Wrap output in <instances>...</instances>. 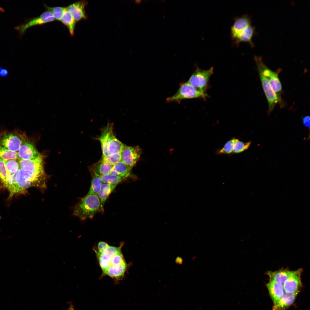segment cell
<instances>
[{
    "instance_id": "6da1fadb",
    "label": "cell",
    "mask_w": 310,
    "mask_h": 310,
    "mask_svg": "<svg viewBox=\"0 0 310 310\" xmlns=\"http://www.w3.org/2000/svg\"><path fill=\"white\" fill-rule=\"evenodd\" d=\"M113 129V124L108 122L102 129L100 136L96 138L101 144L102 157L121 153L125 145L116 137Z\"/></svg>"
},
{
    "instance_id": "7a4b0ae2",
    "label": "cell",
    "mask_w": 310,
    "mask_h": 310,
    "mask_svg": "<svg viewBox=\"0 0 310 310\" xmlns=\"http://www.w3.org/2000/svg\"><path fill=\"white\" fill-rule=\"evenodd\" d=\"M99 211L100 212V205L98 195L87 194L75 206L73 214L84 220L92 219Z\"/></svg>"
},
{
    "instance_id": "3957f363",
    "label": "cell",
    "mask_w": 310,
    "mask_h": 310,
    "mask_svg": "<svg viewBox=\"0 0 310 310\" xmlns=\"http://www.w3.org/2000/svg\"><path fill=\"white\" fill-rule=\"evenodd\" d=\"M209 96L206 91L199 90L187 82L181 83L176 93L172 96L167 98L166 101L168 102L179 103L185 99L197 98L205 99Z\"/></svg>"
},
{
    "instance_id": "277c9868",
    "label": "cell",
    "mask_w": 310,
    "mask_h": 310,
    "mask_svg": "<svg viewBox=\"0 0 310 310\" xmlns=\"http://www.w3.org/2000/svg\"><path fill=\"white\" fill-rule=\"evenodd\" d=\"M254 60L259 72L261 73L268 80L273 90L281 100V95L282 86L278 73L269 69L263 62L262 57L255 56Z\"/></svg>"
},
{
    "instance_id": "5b68a950",
    "label": "cell",
    "mask_w": 310,
    "mask_h": 310,
    "mask_svg": "<svg viewBox=\"0 0 310 310\" xmlns=\"http://www.w3.org/2000/svg\"><path fill=\"white\" fill-rule=\"evenodd\" d=\"M23 133L18 131H3L0 133V145L12 151H18L26 138Z\"/></svg>"
},
{
    "instance_id": "8992f818",
    "label": "cell",
    "mask_w": 310,
    "mask_h": 310,
    "mask_svg": "<svg viewBox=\"0 0 310 310\" xmlns=\"http://www.w3.org/2000/svg\"><path fill=\"white\" fill-rule=\"evenodd\" d=\"M213 72V67L204 70L197 67L187 82L197 89L206 91L209 79Z\"/></svg>"
},
{
    "instance_id": "52a82bcc",
    "label": "cell",
    "mask_w": 310,
    "mask_h": 310,
    "mask_svg": "<svg viewBox=\"0 0 310 310\" xmlns=\"http://www.w3.org/2000/svg\"><path fill=\"white\" fill-rule=\"evenodd\" d=\"M142 150L138 146H129L125 145L121 152V160L132 168L139 159Z\"/></svg>"
},
{
    "instance_id": "ba28073f",
    "label": "cell",
    "mask_w": 310,
    "mask_h": 310,
    "mask_svg": "<svg viewBox=\"0 0 310 310\" xmlns=\"http://www.w3.org/2000/svg\"><path fill=\"white\" fill-rule=\"evenodd\" d=\"M123 244V243H121L118 247L109 245L100 253L95 251L103 272L111 265V261L113 257L117 253L121 251Z\"/></svg>"
},
{
    "instance_id": "9c48e42d",
    "label": "cell",
    "mask_w": 310,
    "mask_h": 310,
    "mask_svg": "<svg viewBox=\"0 0 310 310\" xmlns=\"http://www.w3.org/2000/svg\"><path fill=\"white\" fill-rule=\"evenodd\" d=\"M302 272L301 268L292 271L290 275L283 284L286 292L298 294L302 285L301 276Z\"/></svg>"
},
{
    "instance_id": "30bf717a",
    "label": "cell",
    "mask_w": 310,
    "mask_h": 310,
    "mask_svg": "<svg viewBox=\"0 0 310 310\" xmlns=\"http://www.w3.org/2000/svg\"><path fill=\"white\" fill-rule=\"evenodd\" d=\"M259 73L262 88L268 104V113H270L275 106L281 101L272 89L268 78Z\"/></svg>"
},
{
    "instance_id": "8fae6325",
    "label": "cell",
    "mask_w": 310,
    "mask_h": 310,
    "mask_svg": "<svg viewBox=\"0 0 310 310\" xmlns=\"http://www.w3.org/2000/svg\"><path fill=\"white\" fill-rule=\"evenodd\" d=\"M20 159L34 160L42 156L32 143L26 137L23 140L18 153Z\"/></svg>"
},
{
    "instance_id": "7c38bea8",
    "label": "cell",
    "mask_w": 310,
    "mask_h": 310,
    "mask_svg": "<svg viewBox=\"0 0 310 310\" xmlns=\"http://www.w3.org/2000/svg\"><path fill=\"white\" fill-rule=\"evenodd\" d=\"M250 17L247 14L236 17L230 31V36L234 44L237 39L241 32L248 26L251 25Z\"/></svg>"
},
{
    "instance_id": "4fadbf2b",
    "label": "cell",
    "mask_w": 310,
    "mask_h": 310,
    "mask_svg": "<svg viewBox=\"0 0 310 310\" xmlns=\"http://www.w3.org/2000/svg\"><path fill=\"white\" fill-rule=\"evenodd\" d=\"M55 20L52 13L48 11L43 12L39 16L30 19L27 23L16 27L20 32L23 33L28 28L40 25L54 21Z\"/></svg>"
},
{
    "instance_id": "5bb4252c",
    "label": "cell",
    "mask_w": 310,
    "mask_h": 310,
    "mask_svg": "<svg viewBox=\"0 0 310 310\" xmlns=\"http://www.w3.org/2000/svg\"><path fill=\"white\" fill-rule=\"evenodd\" d=\"M88 3L86 1H80L70 4L67 7L76 22L87 18L85 8Z\"/></svg>"
},
{
    "instance_id": "9a60e30c",
    "label": "cell",
    "mask_w": 310,
    "mask_h": 310,
    "mask_svg": "<svg viewBox=\"0 0 310 310\" xmlns=\"http://www.w3.org/2000/svg\"><path fill=\"white\" fill-rule=\"evenodd\" d=\"M266 286L273 301V305H275L278 302L285 292L283 285L281 283L270 280Z\"/></svg>"
},
{
    "instance_id": "2e32d148",
    "label": "cell",
    "mask_w": 310,
    "mask_h": 310,
    "mask_svg": "<svg viewBox=\"0 0 310 310\" xmlns=\"http://www.w3.org/2000/svg\"><path fill=\"white\" fill-rule=\"evenodd\" d=\"M20 168L26 171H33L44 169L42 156L34 160H26L19 158Z\"/></svg>"
},
{
    "instance_id": "e0dca14e",
    "label": "cell",
    "mask_w": 310,
    "mask_h": 310,
    "mask_svg": "<svg viewBox=\"0 0 310 310\" xmlns=\"http://www.w3.org/2000/svg\"><path fill=\"white\" fill-rule=\"evenodd\" d=\"M113 166L102 159L94 164L90 168L92 175L98 176L109 174Z\"/></svg>"
},
{
    "instance_id": "ac0fdd59",
    "label": "cell",
    "mask_w": 310,
    "mask_h": 310,
    "mask_svg": "<svg viewBox=\"0 0 310 310\" xmlns=\"http://www.w3.org/2000/svg\"><path fill=\"white\" fill-rule=\"evenodd\" d=\"M126 264L118 266L110 265L103 272V275L108 276L117 280L123 277L127 269Z\"/></svg>"
},
{
    "instance_id": "d6986e66",
    "label": "cell",
    "mask_w": 310,
    "mask_h": 310,
    "mask_svg": "<svg viewBox=\"0 0 310 310\" xmlns=\"http://www.w3.org/2000/svg\"><path fill=\"white\" fill-rule=\"evenodd\" d=\"M255 32V29L253 26L251 25L248 26L240 34L234 45L238 46L240 42H245L249 43L251 47H254V44L252 42V39Z\"/></svg>"
},
{
    "instance_id": "ffe728a7",
    "label": "cell",
    "mask_w": 310,
    "mask_h": 310,
    "mask_svg": "<svg viewBox=\"0 0 310 310\" xmlns=\"http://www.w3.org/2000/svg\"><path fill=\"white\" fill-rule=\"evenodd\" d=\"M298 294L290 293L285 292L278 302L273 305V310H286L295 301Z\"/></svg>"
},
{
    "instance_id": "44dd1931",
    "label": "cell",
    "mask_w": 310,
    "mask_h": 310,
    "mask_svg": "<svg viewBox=\"0 0 310 310\" xmlns=\"http://www.w3.org/2000/svg\"><path fill=\"white\" fill-rule=\"evenodd\" d=\"M117 185L103 183L97 195L100 200V212L104 211V206L105 201L116 187Z\"/></svg>"
},
{
    "instance_id": "7402d4cb",
    "label": "cell",
    "mask_w": 310,
    "mask_h": 310,
    "mask_svg": "<svg viewBox=\"0 0 310 310\" xmlns=\"http://www.w3.org/2000/svg\"><path fill=\"white\" fill-rule=\"evenodd\" d=\"M292 271L287 269H282L273 272L268 271L267 274L269 276L270 280L283 284L290 275Z\"/></svg>"
},
{
    "instance_id": "603a6c76",
    "label": "cell",
    "mask_w": 310,
    "mask_h": 310,
    "mask_svg": "<svg viewBox=\"0 0 310 310\" xmlns=\"http://www.w3.org/2000/svg\"><path fill=\"white\" fill-rule=\"evenodd\" d=\"M131 168L121 160L113 166L109 174L115 175L129 176Z\"/></svg>"
},
{
    "instance_id": "cb8c5ba5",
    "label": "cell",
    "mask_w": 310,
    "mask_h": 310,
    "mask_svg": "<svg viewBox=\"0 0 310 310\" xmlns=\"http://www.w3.org/2000/svg\"><path fill=\"white\" fill-rule=\"evenodd\" d=\"M68 28L70 35L73 36L76 22L70 11L67 9L64 12L61 21Z\"/></svg>"
},
{
    "instance_id": "d4e9b609",
    "label": "cell",
    "mask_w": 310,
    "mask_h": 310,
    "mask_svg": "<svg viewBox=\"0 0 310 310\" xmlns=\"http://www.w3.org/2000/svg\"><path fill=\"white\" fill-rule=\"evenodd\" d=\"M91 184L87 194L98 195L101 189L103 182L100 177L96 175H92Z\"/></svg>"
},
{
    "instance_id": "484cf974",
    "label": "cell",
    "mask_w": 310,
    "mask_h": 310,
    "mask_svg": "<svg viewBox=\"0 0 310 310\" xmlns=\"http://www.w3.org/2000/svg\"><path fill=\"white\" fill-rule=\"evenodd\" d=\"M103 183L117 185L129 177V176H122L111 175L110 174L99 176Z\"/></svg>"
},
{
    "instance_id": "4316f807",
    "label": "cell",
    "mask_w": 310,
    "mask_h": 310,
    "mask_svg": "<svg viewBox=\"0 0 310 310\" xmlns=\"http://www.w3.org/2000/svg\"><path fill=\"white\" fill-rule=\"evenodd\" d=\"M0 158L7 160L19 158L17 152L9 150L0 145Z\"/></svg>"
},
{
    "instance_id": "83f0119b",
    "label": "cell",
    "mask_w": 310,
    "mask_h": 310,
    "mask_svg": "<svg viewBox=\"0 0 310 310\" xmlns=\"http://www.w3.org/2000/svg\"><path fill=\"white\" fill-rule=\"evenodd\" d=\"M46 11L51 12L55 20L61 21L65 11L67 7H50L44 5Z\"/></svg>"
},
{
    "instance_id": "f1b7e54d",
    "label": "cell",
    "mask_w": 310,
    "mask_h": 310,
    "mask_svg": "<svg viewBox=\"0 0 310 310\" xmlns=\"http://www.w3.org/2000/svg\"><path fill=\"white\" fill-rule=\"evenodd\" d=\"M19 159L5 160L6 167L8 173H16L20 168Z\"/></svg>"
},
{
    "instance_id": "f546056e",
    "label": "cell",
    "mask_w": 310,
    "mask_h": 310,
    "mask_svg": "<svg viewBox=\"0 0 310 310\" xmlns=\"http://www.w3.org/2000/svg\"><path fill=\"white\" fill-rule=\"evenodd\" d=\"M251 144L250 141L244 142L238 140L233 145L232 153L237 154L243 152L249 148Z\"/></svg>"
},
{
    "instance_id": "4dcf8cb0",
    "label": "cell",
    "mask_w": 310,
    "mask_h": 310,
    "mask_svg": "<svg viewBox=\"0 0 310 310\" xmlns=\"http://www.w3.org/2000/svg\"><path fill=\"white\" fill-rule=\"evenodd\" d=\"M7 175L5 160L0 158V180L2 187L4 188H5Z\"/></svg>"
},
{
    "instance_id": "1f68e13d",
    "label": "cell",
    "mask_w": 310,
    "mask_h": 310,
    "mask_svg": "<svg viewBox=\"0 0 310 310\" xmlns=\"http://www.w3.org/2000/svg\"><path fill=\"white\" fill-rule=\"evenodd\" d=\"M238 140L235 138H233L228 141L223 147L217 152L218 154H228L232 153L233 145Z\"/></svg>"
},
{
    "instance_id": "d6a6232c",
    "label": "cell",
    "mask_w": 310,
    "mask_h": 310,
    "mask_svg": "<svg viewBox=\"0 0 310 310\" xmlns=\"http://www.w3.org/2000/svg\"><path fill=\"white\" fill-rule=\"evenodd\" d=\"M102 159L105 162L113 166L121 160V153L111 154L105 157H102Z\"/></svg>"
},
{
    "instance_id": "836d02e7",
    "label": "cell",
    "mask_w": 310,
    "mask_h": 310,
    "mask_svg": "<svg viewBox=\"0 0 310 310\" xmlns=\"http://www.w3.org/2000/svg\"><path fill=\"white\" fill-rule=\"evenodd\" d=\"M124 257L120 251L115 254L111 261V265L118 266L126 264Z\"/></svg>"
},
{
    "instance_id": "e575fe53",
    "label": "cell",
    "mask_w": 310,
    "mask_h": 310,
    "mask_svg": "<svg viewBox=\"0 0 310 310\" xmlns=\"http://www.w3.org/2000/svg\"><path fill=\"white\" fill-rule=\"evenodd\" d=\"M109 246L106 242L100 241L99 242L97 245V249H94L95 251L100 253Z\"/></svg>"
},
{
    "instance_id": "d590c367",
    "label": "cell",
    "mask_w": 310,
    "mask_h": 310,
    "mask_svg": "<svg viewBox=\"0 0 310 310\" xmlns=\"http://www.w3.org/2000/svg\"><path fill=\"white\" fill-rule=\"evenodd\" d=\"M9 74V71L6 69L3 68L2 66L0 67V76L2 78L6 77Z\"/></svg>"
},
{
    "instance_id": "8d00e7d4",
    "label": "cell",
    "mask_w": 310,
    "mask_h": 310,
    "mask_svg": "<svg viewBox=\"0 0 310 310\" xmlns=\"http://www.w3.org/2000/svg\"><path fill=\"white\" fill-rule=\"evenodd\" d=\"M302 121L305 126L307 127H310V117L309 116H306L303 117Z\"/></svg>"
},
{
    "instance_id": "74e56055",
    "label": "cell",
    "mask_w": 310,
    "mask_h": 310,
    "mask_svg": "<svg viewBox=\"0 0 310 310\" xmlns=\"http://www.w3.org/2000/svg\"><path fill=\"white\" fill-rule=\"evenodd\" d=\"M183 259L181 257L178 256L175 259V262L177 264L181 265L183 263Z\"/></svg>"
},
{
    "instance_id": "f35d334b",
    "label": "cell",
    "mask_w": 310,
    "mask_h": 310,
    "mask_svg": "<svg viewBox=\"0 0 310 310\" xmlns=\"http://www.w3.org/2000/svg\"><path fill=\"white\" fill-rule=\"evenodd\" d=\"M69 306L67 310H75L74 306L71 302L69 303Z\"/></svg>"
}]
</instances>
